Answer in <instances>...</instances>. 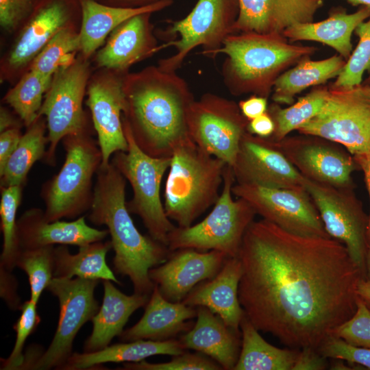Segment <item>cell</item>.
<instances>
[{"instance_id": "cell-1", "label": "cell", "mask_w": 370, "mask_h": 370, "mask_svg": "<svg viewBox=\"0 0 370 370\" xmlns=\"http://www.w3.org/2000/svg\"><path fill=\"white\" fill-rule=\"evenodd\" d=\"M238 258L245 314L290 348L318 349L356 310L364 277L333 238L293 234L262 219L247 227Z\"/></svg>"}, {"instance_id": "cell-2", "label": "cell", "mask_w": 370, "mask_h": 370, "mask_svg": "<svg viewBox=\"0 0 370 370\" xmlns=\"http://www.w3.org/2000/svg\"><path fill=\"white\" fill-rule=\"evenodd\" d=\"M127 123L138 147L154 158H171L174 150L192 140L188 113L195 99L186 80L176 71L158 65L124 75Z\"/></svg>"}, {"instance_id": "cell-3", "label": "cell", "mask_w": 370, "mask_h": 370, "mask_svg": "<svg viewBox=\"0 0 370 370\" xmlns=\"http://www.w3.org/2000/svg\"><path fill=\"white\" fill-rule=\"evenodd\" d=\"M125 186L126 179L111 161L106 166H100L88 220L107 227L115 253L114 272L130 278L134 293L150 295L155 284L149 271L166 262L171 251L138 230L126 206Z\"/></svg>"}, {"instance_id": "cell-4", "label": "cell", "mask_w": 370, "mask_h": 370, "mask_svg": "<svg viewBox=\"0 0 370 370\" xmlns=\"http://www.w3.org/2000/svg\"><path fill=\"white\" fill-rule=\"evenodd\" d=\"M317 50L292 43L282 34L240 32L228 36L214 56H226L221 74L232 95L268 98L283 73Z\"/></svg>"}, {"instance_id": "cell-5", "label": "cell", "mask_w": 370, "mask_h": 370, "mask_svg": "<svg viewBox=\"0 0 370 370\" xmlns=\"http://www.w3.org/2000/svg\"><path fill=\"white\" fill-rule=\"evenodd\" d=\"M227 165L192 140L177 147L171 156L164 188L168 218L180 227L192 225L219 199Z\"/></svg>"}, {"instance_id": "cell-6", "label": "cell", "mask_w": 370, "mask_h": 370, "mask_svg": "<svg viewBox=\"0 0 370 370\" xmlns=\"http://www.w3.org/2000/svg\"><path fill=\"white\" fill-rule=\"evenodd\" d=\"M61 141L66 152L64 162L40 189L44 217L49 222L79 217L90 210L94 195L93 177L102 162L98 142L88 128L69 134Z\"/></svg>"}, {"instance_id": "cell-7", "label": "cell", "mask_w": 370, "mask_h": 370, "mask_svg": "<svg viewBox=\"0 0 370 370\" xmlns=\"http://www.w3.org/2000/svg\"><path fill=\"white\" fill-rule=\"evenodd\" d=\"M235 182L232 166L227 165L222 191L212 211L195 225L175 227L168 236L171 251L186 248L216 250L228 258L238 257L244 234L256 213L245 199H233L232 189Z\"/></svg>"}, {"instance_id": "cell-8", "label": "cell", "mask_w": 370, "mask_h": 370, "mask_svg": "<svg viewBox=\"0 0 370 370\" xmlns=\"http://www.w3.org/2000/svg\"><path fill=\"white\" fill-rule=\"evenodd\" d=\"M122 122L128 149L114 153L110 161L131 185L133 197L126 201L127 208L140 217L149 236L168 247L169 234L176 226L165 213L160 186L171 157L154 158L145 153L134 141L123 118Z\"/></svg>"}, {"instance_id": "cell-9", "label": "cell", "mask_w": 370, "mask_h": 370, "mask_svg": "<svg viewBox=\"0 0 370 370\" xmlns=\"http://www.w3.org/2000/svg\"><path fill=\"white\" fill-rule=\"evenodd\" d=\"M320 112L297 131L339 144L352 156L370 151V84L330 86Z\"/></svg>"}, {"instance_id": "cell-10", "label": "cell", "mask_w": 370, "mask_h": 370, "mask_svg": "<svg viewBox=\"0 0 370 370\" xmlns=\"http://www.w3.org/2000/svg\"><path fill=\"white\" fill-rule=\"evenodd\" d=\"M90 78V64L81 56L54 73L38 112L47 125L49 146L44 161L55 166L59 143L69 134L88 129L83 101Z\"/></svg>"}, {"instance_id": "cell-11", "label": "cell", "mask_w": 370, "mask_h": 370, "mask_svg": "<svg viewBox=\"0 0 370 370\" xmlns=\"http://www.w3.org/2000/svg\"><path fill=\"white\" fill-rule=\"evenodd\" d=\"M239 7L238 0H198L184 18L172 22L166 33L178 36L161 45L162 49L174 47L175 53L158 61L166 71H176L186 56L197 47L203 53L214 57L225 39L234 34Z\"/></svg>"}, {"instance_id": "cell-12", "label": "cell", "mask_w": 370, "mask_h": 370, "mask_svg": "<svg viewBox=\"0 0 370 370\" xmlns=\"http://www.w3.org/2000/svg\"><path fill=\"white\" fill-rule=\"evenodd\" d=\"M303 185L314 202L328 235L345 245L366 279L365 260L369 247V216L356 197L354 186L337 187L305 177Z\"/></svg>"}, {"instance_id": "cell-13", "label": "cell", "mask_w": 370, "mask_h": 370, "mask_svg": "<svg viewBox=\"0 0 370 370\" xmlns=\"http://www.w3.org/2000/svg\"><path fill=\"white\" fill-rule=\"evenodd\" d=\"M249 121L238 104L213 93L194 100L188 113V134L203 151L232 166Z\"/></svg>"}, {"instance_id": "cell-14", "label": "cell", "mask_w": 370, "mask_h": 370, "mask_svg": "<svg viewBox=\"0 0 370 370\" xmlns=\"http://www.w3.org/2000/svg\"><path fill=\"white\" fill-rule=\"evenodd\" d=\"M99 280L53 278L47 290L56 297L60 305L59 320L54 336L33 369H62L73 354L74 339L82 325L98 312L99 303L94 296Z\"/></svg>"}, {"instance_id": "cell-15", "label": "cell", "mask_w": 370, "mask_h": 370, "mask_svg": "<svg viewBox=\"0 0 370 370\" xmlns=\"http://www.w3.org/2000/svg\"><path fill=\"white\" fill-rule=\"evenodd\" d=\"M13 45L1 61V82L11 81L28 71L36 56L60 31L76 25L78 0H38Z\"/></svg>"}, {"instance_id": "cell-16", "label": "cell", "mask_w": 370, "mask_h": 370, "mask_svg": "<svg viewBox=\"0 0 370 370\" xmlns=\"http://www.w3.org/2000/svg\"><path fill=\"white\" fill-rule=\"evenodd\" d=\"M233 195L245 199L258 214L293 234L331 238L304 187L269 188L234 184Z\"/></svg>"}, {"instance_id": "cell-17", "label": "cell", "mask_w": 370, "mask_h": 370, "mask_svg": "<svg viewBox=\"0 0 370 370\" xmlns=\"http://www.w3.org/2000/svg\"><path fill=\"white\" fill-rule=\"evenodd\" d=\"M282 151L305 178L337 186H354L353 172L359 169L343 146L325 138L299 134L277 142Z\"/></svg>"}, {"instance_id": "cell-18", "label": "cell", "mask_w": 370, "mask_h": 370, "mask_svg": "<svg viewBox=\"0 0 370 370\" xmlns=\"http://www.w3.org/2000/svg\"><path fill=\"white\" fill-rule=\"evenodd\" d=\"M126 75V74H125ZM124 74L106 69L94 74L87 86L88 107L102 154L101 166H107L117 151H126L122 115L125 108Z\"/></svg>"}, {"instance_id": "cell-19", "label": "cell", "mask_w": 370, "mask_h": 370, "mask_svg": "<svg viewBox=\"0 0 370 370\" xmlns=\"http://www.w3.org/2000/svg\"><path fill=\"white\" fill-rule=\"evenodd\" d=\"M232 169L236 184L282 188L304 187V176L286 158L278 143L248 131L241 140Z\"/></svg>"}, {"instance_id": "cell-20", "label": "cell", "mask_w": 370, "mask_h": 370, "mask_svg": "<svg viewBox=\"0 0 370 370\" xmlns=\"http://www.w3.org/2000/svg\"><path fill=\"white\" fill-rule=\"evenodd\" d=\"M227 258L216 250L177 249L166 262L151 268L149 275L166 299L180 302L200 282L214 278Z\"/></svg>"}, {"instance_id": "cell-21", "label": "cell", "mask_w": 370, "mask_h": 370, "mask_svg": "<svg viewBox=\"0 0 370 370\" xmlns=\"http://www.w3.org/2000/svg\"><path fill=\"white\" fill-rule=\"evenodd\" d=\"M152 12L134 16L116 27L95 56L99 68L121 74L160 50L150 18Z\"/></svg>"}, {"instance_id": "cell-22", "label": "cell", "mask_w": 370, "mask_h": 370, "mask_svg": "<svg viewBox=\"0 0 370 370\" xmlns=\"http://www.w3.org/2000/svg\"><path fill=\"white\" fill-rule=\"evenodd\" d=\"M234 34H282L288 27L312 22L324 0H238Z\"/></svg>"}, {"instance_id": "cell-23", "label": "cell", "mask_w": 370, "mask_h": 370, "mask_svg": "<svg viewBox=\"0 0 370 370\" xmlns=\"http://www.w3.org/2000/svg\"><path fill=\"white\" fill-rule=\"evenodd\" d=\"M18 245L32 249L49 245H72L78 247L103 241L109 234L108 230L89 226L82 216L72 221H47L44 210L32 208L25 211L16 221Z\"/></svg>"}, {"instance_id": "cell-24", "label": "cell", "mask_w": 370, "mask_h": 370, "mask_svg": "<svg viewBox=\"0 0 370 370\" xmlns=\"http://www.w3.org/2000/svg\"><path fill=\"white\" fill-rule=\"evenodd\" d=\"M242 273L240 259L227 258L214 278L197 284L182 302L195 308H208L227 325L240 332L241 321L245 315L238 294Z\"/></svg>"}, {"instance_id": "cell-25", "label": "cell", "mask_w": 370, "mask_h": 370, "mask_svg": "<svg viewBox=\"0 0 370 370\" xmlns=\"http://www.w3.org/2000/svg\"><path fill=\"white\" fill-rule=\"evenodd\" d=\"M197 317V308L166 299L155 285L141 319L119 336L122 342L137 340L166 341L193 326L190 319Z\"/></svg>"}, {"instance_id": "cell-26", "label": "cell", "mask_w": 370, "mask_h": 370, "mask_svg": "<svg viewBox=\"0 0 370 370\" xmlns=\"http://www.w3.org/2000/svg\"><path fill=\"white\" fill-rule=\"evenodd\" d=\"M197 308V321L180 338L185 349L202 353L218 362L225 370H234L238 359L241 341L237 332L205 306Z\"/></svg>"}, {"instance_id": "cell-27", "label": "cell", "mask_w": 370, "mask_h": 370, "mask_svg": "<svg viewBox=\"0 0 370 370\" xmlns=\"http://www.w3.org/2000/svg\"><path fill=\"white\" fill-rule=\"evenodd\" d=\"M81 9L79 27L80 56L88 59L103 44L108 36L130 18L145 12H156L173 4V1L127 8L112 6L95 0H78Z\"/></svg>"}, {"instance_id": "cell-28", "label": "cell", "mask_w": 370, "mask_h": 370, "mask_svg": "<svg viewBox=\"0 0 370 370\" xmlns=\"http://www.w3.org/2000/svg\"><path fill=\"white\" fill-rule=\"evenodd\" d=\"M102 305L92 319L91 334L86 340L84 352H95L109 345L119 336L130 316L147 304L150 295L134 293L127 295L117 289L110 280H103Z\"/></svg>"}, {"instance_id": "cell-29", "label": "cell", "mask_w": 370, "mask_h": 370, "mask_svg": "<svg viewBox=\"0 0 370 370\" xmlns=\"http://www.w3.org/2000/svg\"><path fill=\"white\" fill-rule=\"evenodd\" d=\"M369 17L370 8L365 6L353 13L336 10L319 22L295 24L286 29L282 34L292 43L306 40L326 45L347 60L352 52L353 32Z\"/></svg>"}, {"instance_id": "cell-30", "label": "cell", "mask_w": 370, "mask_h": 370, "mask_svg": "<svg viewBox=\"0 0 370 370\" xmlns=\"http://www.w3.org/2000/svg\"><path fill=\"white\" fill-rule=\"evenodd\" d=\"M180 340H137L108 345L95 352L73 353L62 369H91L107 362H138L156 355H180L185 352Z\"/></svg>"}, {"instance_id": "cell-31", "label": "cell", "mask_w": 370, "mask_h": 370, "mask_svg": "<svg viewBox=\"0 0 370 370\" xmlns=\"http://www.w3.org/2000/svg\"><path fill=\"white\" fill-rule=\"evenodd\" d=\"M345 62L339 55L320 60H312L310 57L302 58L278 78L273 88L272 100L278 104L293 103L295 96L305 89L336 78Z\"/></svg>"}, {"instance_id": "cell-32", "label": "cell", "mask_w": 370, "mask_h": 370, "mask_svg": "<svg viewBox=\"0 0 370 370\" xmlns=\"http://www.w3.org/2000/svg\"><path fill=\"white\" fill-rule=\"evenodd\" d=\"M111 248L110 241H100L80 246L75 254H71L65 245L55 247L53 278L71 279L78 277L110 280L121 284L106 260Z\"/></svg>"}, {"instance_id": "cell-33", "label": "cell", "mask_w": 370, "mask_h": 370, "mask_svg": "<svg viewBox=\"0 0 370 370\" xmlns=\"http://www.w3.org/2000/svg\"><path fill=\"white\" fill-rule=\"evenodd\" d=\"M241 347L234 370H292L299 349H281L267 342L245 314L241 321Z\"/></svg>"}, {"instance_id": "cell-34", "label": "cell", "mask_w": 370, "mask_h": 370, "mask_svg": "<svg viewBox=\"0 0 370 370\" xmlns=\"http://www.w3.org/2000/svg\"><path fill=\"white\" fill-rule=\"evenodd\" d=\"M47 125L43 116H39L27 127L14 151L0 171V187H24L29 171L34 164L44 158L49 144L46 136Z\"/></svg>"}, {"instance_id": "cell-35", "label": "cell", "mask_w": 370, "mask_h": 370, "mask_svg": "<svg viewBox=\"0 0 370 370\" xmlns=\"http://www.w3.org/2000/svg\"><path fill=\"white\" fill-rule=\"evenodd\" d=\"M329 87L315 86L306 95L287 108H281L273 103L268 107L267 112L272 117L275 130L270 138L279 142L294 130L307 123L321 110L327 99Z\"/></svg>"}, {"instance_id": "cell-36", "label": "cell", "mask_w": 370, "mask_h": 370, "mask_svg": "<svg viewBox=\"0 0 370 370\" xmlns=\"http://www.w3.org/2000/svg\"><path fill=\"white\" fill-rule=\"evenodd\" d=\"M52 77L28 70L5 95L3 101L14 110L26 127L38 118Z\"/></svg>"}, {"instance_id": "cell-37", "label": "cell", "mask_w": 370, "mask_h": 370, "mask_svg": "<svg viewBox=\"0 0 370 370\" xmlns=\"http://www.w3.org/2000/svg\"><path fill=\"white\" fill-rule=\"evenodd\" d=\"M79 49V30L76 25L69 26L47 42L33 60L28 70L53 77L60 67L75 60V53Z\"/></svg>"}, {"instance_id": "cell-38", "label": "cell", "mask_w": 370, "mask_h": 370, "mask_svg": "<svg viewBox=\"0 0 370 370\" xmlns=\"http://www.w3.org/2000/svg\"><path fill=\"white\" fill-rule=\"evenodd\" d=\"M0 188L1 230L3 234L0 266L12 271L21 251L16 234V212L21 201L23 188L11 186Z\"/></svg>"}, {"instance_id": "cell-39", "label": "cell", "mask_w": 370, "mask_h": 370, "mask_svg": "<svg viewBox=\"0 0 370 370\" xmlns=\"http://www.w3.org/2000/svg\"><path fill=\"white\" fill-rule=\"evenodd\" d=\"M54 249L53 245L22 249L17 257L16 267L23 270L27 275L30 299L36 304L53 278Z\"/></svg>"}, {"instance_id": "cell-40", "label": "cell", "mask_w": 370, "mask_h": 370, "mask_svg": "<svg viewBox=\"0 0 370 370\" xmlns=\"http://www.w3.org/2000/svg\"><path fill=\"white\" fill-rule=\"evenodd\" d=\"M358 42L346 60L340 74L331 86L350 88L362 84L364 73L370 71V17L358 25L354 31Z\"/></svg>"}, {"instance_id": "cell-41", "label": "cell", "mask_w": 370, "mask_h": 370, "mask_svg": "<svg viewBox=\"0 0 370 370\" xmlns=\"http://www.w3.org/2000/svg\"><path fill=\"white\" fill-rule=\"evenodd\" d=\"M21 310V315L13 325L16 332L13 349L7 358L1 359V369L18 370L23 360V350L25 341L41 321L37 312V304L31 299L23 303Z\"/></svg>"}, {"instance_id": "cell-42", "label": "cell", "mask_w": 370, "mask_h": 370, "mask_svg": "<svg viewBox=\"0 0 370 370\" xmlns=\"http://www.w3.org/2000/svg\"><path fill=\"white\" fill-rule=\"evenodd\" d=\"M123 369L127 370H221L222 367L215 360L202 353H188L186 351L173 356L166 362L149 363L145 360L138 362H124Z\"/></svg>"}, {"instance_id": "cell-43", "label": "cell", "mask_w": 370, "mask_h": 370, "mask_svg": "<svg viewBox=\"0 0 370 370\" xmlns=\"http://www.w3.org/2000/svg\"><path fill=\"white\" fill-rule=\"evenodd\" d=\"M332 335L352 345L370 349V310L358 297L354 315L338 326Z\"/></svg>"}, {"instance_id": "cell-44", "label": "cell", "mask_w": 370, "mask_h": 370, "mask_svg": "<svg viewBox=\"0 0 370 370\" xmlns=\"http://www.w3.org/2000/svg\"><path fill=\"white\" fill-rule=\"evenodd\" d=\"M317 351L327 358L342 359L370 369V349L352 345L336 336H329Z\"/></svg>"}, {"instance_id": "cell-45", "label": "cell", "mask_w": 370, "mask_h": 370, "mask_svg": "<svg viewBox=\"0 0 370 370\" xmlns=\"http://www.w3.org/2000/svg\"><path fill=\"white\" fill-rule=\"evenodd\" d=\"M34 0H0V25L8 32L15 31L32 14Z\"/></svg>"}, {"instance_id": "cell-46", "label": "cell", "mask_w": 370, "mask_h": 370, "mask_svg": "<svg viewBox=\"0 0 370 370\" xmlns=\"http://www.w3.org/2000/svg\"><path fill=\"white\" fill-rule=\"evenodd\" d=\"M18 282L11 271L0 266V295L12 310H21L22 303L17 294Z\"/></svg>"}, {"instance_id": "cell-47", "label": "cell", "mask_w": 370, "mask_h": 370, "mask_svg": "<svg viewBox=\"0 0 370 370\" xmlns=\"http://www.w3.org/2000/svg\"><path fill=\"white\" fill-rule=\"evenodd\" d=\"M327 359L317 349L303 348L299 349L292 370H323L328 367Z\"/></svg>"}, {"instance_id": "cell-48", "label": "cell", "mask_w": 370, "mask_h": 370, "mask_svg": "<svg viewBox=\"0 0 370 370\" xmlns=\"http://www.w3.org/2000/svg\"><path fill=\"white\" fill-rule=\"evenodd\" d=\"M21 128L14 127L0 133V171L16 149L22 136Z\"/></svg>"}, {"instance_id": "cell-49", "label": "cell", "mask_w": 370, "mask_h": 370, "mask_svg": "<svg viewBox=\"0 0 370 370\" xmlns=\"http://www.w3.org/2000/svg\"><path fill=\"white\" fill-rule=\"evenodd\" d=\"M267 99L251 95L249 97L240 101L238 104L243 116L250 121L267 111L269 107Z\"/></svg>"}, {"instance_id": "cell-50", "label": "cell", "mask_w": 370, "mask_h": 370, "mask_svg": "<svg viewBox=\"0 0 370 370\" xmlns=\"http://www.w3.org/2000/svg\"><path fill=\"white\" fill-rule=\"evenodd\" d=\"M275 130L273 120L267 111L259 116L249 121L247 131L258 136L270 137Z\"/></svg>"}, {"instance_id": "cell-51", "label": "cell", "mask_w": 370, "mask_h": 370, "mask_svg": "<svg viewBox=\"0 0 370 370\" xmlns=\"http://www.w3.org/2000/svg\"><path fill=\"white\" fill-rule=\"evenodd\" d=\"M359 169L364 173L365 180L369 197V213L367 230L368 243L370 246V151L366 153L353 156Z\"/></svg>"}, {"instance_id": "cell-52", "label": "cell", "mask_w": 370, "mask_h": 370, "mask_svg": "<svg viewBox=\"0 0 370 370\" xmlns=\"http://www.w3.org/2000/svg\"><path fill=\"white\" fill-rule=\"evenodd\" d=\"M103 4L127 8H140L161 1L174 0H95Z\"/></svg>"}, {"instance_id": "cell-53", "label": "cell", "mask_w": 370, "mask_h": 370, "mask_svg": "<svg viewBox=\"0 0 370 370\" xmlns=\"http://www.w3.org/2000/svg\"><path fill=\"white\" fill-rule=\"evenodd\" d=\"M22 125H24L23 121L21 119L18 120L16 119L8 108L1 107L0 133L11 128H21Z\"/></svg>"}, {"instance_id": "cell-54", "label": "cell", "mask_w": 370, "mask_h": 370, "mask_svg": "<svg viewBox=\"0 0 370 370\" xmlns=\"http://www.w3.org/2000/svg\"><path fill=\"white\" fill-rule=\"evenodd\" d=\"M357 295L370 310V281L364 278L359 281L357 286Z\"/></svg>"}, {"instance_id": "cell-55", "label": "cell", "mask_w": 370, "mask_h": 370, "mask_svg": "<svg viewBox=\"0 0 370 370\" xmlns=\"http://www.w3.org/2000/svg\"><path fill=\"white\" fill-rule=\"evenodd\" d=\"M349 3L354 5H362L370 8V0H346Z\"/></svg>"}, {"instance_id": "cell-56", "label": "cell", "mask_w": 370, "mask_h": 370, "mask_svg": "<svg viewBox=\"0 0 370 370\" xmlns=\"http://www.w3.org/2000/svg\"><path fill=\"white\" fill-rule=\"evenodd\" d=\"M365 267H366V280L370 281V246L368 249L367 256H366Z\"/></svg>"}, {"instance_id": "cell-57", "label": "cell", "mask_w": 370, "mask_h": 370, "mask_svg": "<svg viewBox=\"0 0 370 370\" xmlns=\"http://www.w3.org/2000/svg\"><path fill=\"white\" fill-rule=\"evenodd\" d=\"M34 1H38V0H34Z\"/></svg>"}]
</instances>
